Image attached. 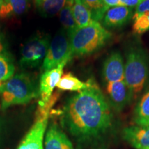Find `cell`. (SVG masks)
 Segmentation results:
<instances>
[{
    "mask_svg": "<svg viewBox=\"0 0 149 149\" xmlns=\"http://www.w3.org/2000/svg\"><path fill=\"white\" fill-rule=\"evenodd\" d=\"M61 124L81 147H95L105 141L113 124V115L95 84L68 99L61 113Z\"/></svg>",
    "mask_w": 149,
    "mask_h": 149,
    "instance_id": "6da1fadb",
    "label": "cell"
},
{
    "mask_svg": "<svg viewBox=\"0 0 149 149\" xmlns=\"http://www.w3.org/2000/svg\"><path fill=\"white\" fill-rule=\"evenodd\" d=\"M111 33L99 22L93 20L86 26L77 29L70 35L72 57L84 56L97 51L107 44Z\"/></svg>",
    "mask_w": 149,
    "mask_h": 149,
    "instance_id": "7a4b0ae2",
    "label": "cell"
},
{
    "mask_svg": "<svg viewBox=\"0 0 149 149\" xmlns=\"http://www.w3.org/2000/svg\"><path fill=\"white\" fill-rule=\"evenodd\" d=\"M1 109L18 104L29 103L37 96L34 81L29 74L19 73L0 85Z\"/></svg>",
    "mask_w": 149,
    "mask_h": 149,
    "instance_id": "3957f363",
    "label": "cell"
},
{
    "mask_svg": "<svg viewBox=\"0 0 149 149\" xmlns=\"http://www.w3.org/2000/svg\"><path fill=\"white\" fill-rule=\"evenodd\" d=\"M149 77V58L147 53L140 47L128 50L124 67V81L137 95L146 86Z\"/></svg>",
    "mask_w": 149,
    "mask_h": 149,
    "instance_id": "277c9868",
    "label": "cell"
},
{
    "mask_svg": "<svg viewBox=\"0 0 149 149\" xmlns=\"http://www.w3.org/2000/svg\"><path fill=\"white\" fill-rule=\"evenodd\" d=\"M57 95H52L46 104L40 105L35 124L22 141L17 149H44L43 140L47 127L50 110L55 104Z\"/></svg>",
    "mask_w": 149,
    "mask_h": 149,
    "instance_id": "5b68a950",
    "label": "cell"
},
{
    "mask_svg": "<svg viewBox=\"0 0 149 149\" xmlns=\"http://www.w3.org/2000/svg\"><path fill=\"white\" fill-rule=\"evenodd\" d=\"M72 58L69 37L62 29L52 40L43 61L42 70L47 71L61 64L66 65Z\"/></svg>",
    "mask_w": 149,
    "mask_h": 149,
    "instance_id": "8992f818",
    "label": "cell"
},
{
    "mask_svg": "<svg viewBox=\"0 0 149 149\" xmlns=\"http://www.w3.org/2000/svg\"><path fill=\"white\" fill-rule=\"evenodd\" d=\"M50 37L38 34L31 37L22 47L19 64L25 68H34L45 58L49 48Z\"/></svg>",
    "mask_w": 149,
    "mask_h": 149,
    "instance_id": "52a82bcc",
    "label": "cell"
},
{
    "mask_svg": "<svg viewBox=\"0 0 149 149\" xmlns=\"http://www.w3.org/2000/svg\"><path fill=\"white\" fill-rule=\"evenodd\" d=\"M107 92L111 105L117 111L124 109L134 95L124 80L107 83Z\"/></svg>",
    "mask_w": 149,
    "mask_h": 149,
    "instance_id": "ba28073f",
    "label": "cell"
},
{
    "mask_svg": "<svg viewBox=\"0 0 149 149\" xmlns=\"http://www.w3.org/2000/svg\"><path fill=\"white\" fill-rule=\"evenodd\" d=\"M65 64L59 66L45 71L40 77V95L41 101L40 104H46L51 99L54 88L57 86L59 80L62 77L63 70Z\"/></svg>",
    "mask_w": 149,
    "mask_h": 149,
    "instance_id": "9c48e42d",
    "label": "cell"
},
{
    "mask_svg": "<svg viewBox=\"0 0 149 149\" xmlns=\"http://www.w3.org/2000/svg\"><path fill=\"white\" fill-rule=\"evenodd\" d=\"M124 67L122 56L120 52L114 51L104 61L102 76L107 83L124 80Z\"/></svg>",
    "mask_w": 149,
    "mask_h": 149,
    "instance_id": "30bf717a",
    "label": "cell"
},
{
    "mask_svg": "<svg viewBox=\"0 0 149 149\" xmlns=\"http://www.w3.org/2000/svg\"><path fill=\"white\" fill-rule=\"evenodd\" d=\"M122 137L136 149L149 148V126H132L123 130Z\"/></svg>",
    "mask_w": 149,
    "mask_h": 149,
    "instance_id": "8fae6325",
    "label": "cell"
},
{
    "mask_svg": "<svg viewBox=\"0 0 149 149\" xmlns=\"http://www.w3.org/2000/svg\"><path fill=\"white\" fill-rule=\"evenodd\" d=\"M44 149H74L72 142L57 124H52L46 133Z\"/></svg>",
    "mask_w": 149,
    "mask_h": 149,
    "instance_id": "7c38bea8",
    "label": "cell"
},
{
    "mask_svg": "<svg viewBox=\"0 0 149 149\" xmlns=\"http://www.w3.org/2000/svg\"><path fill=\"white\" fill-rule=\"evenodd\" d=\"M131 17V8L123 6H118L109 8L104 15L102 22L104 28L115 29L124 25Z\"/></svg>",
    "mask_w": 149,
    "mask_h": 149,
    "instance_id": "4fadbf2b",
    "label": "cell"
},
{
    "mask_svg": "<svg viewBox=\"0 0 149 149\" xmlns=\"http://www.w3.org/2000/svg\"><path fill=\"white\" fill-rule=\"evenodd\" d=\"M72 15L78 29L88 26L93 21L91 11L81 0H70Z\"/></svg>",
    "mask_w": 149,
    "mask_h": 149,
    "instance_id": "5bb4252c",
    "label": "cell"
},
{
    "mask_svg": "<svg viewBox=\"0 0 149 149\" xmlns=\"http://www.w3.org/2000/svg\"><path fill=\"white\" fill-rule=\"evenodd\" d=\"M67 0H35V6L41 15L51 17L60 12Z\"/></svg>",
    "mask_w": 149,
    "mask_h": 149,
    "instance_id": "9a60e30c",
    "label": "cell"
},
{
    "mask_svg": "<svg viewBox=\"0 0 149 149\" xmlns=\"http://www.w3.org/2000/svg\"><path fill=\"white\" fill-rule=\"evenodd\" d=\"M133 121L137 126H149V90L136 105Z\"/></svg>",
    "mask_w": 149,
    "mask_h": 149,
    "instance_id": "2e32d148",
    "label": "cell"
},
{
    "mask_svg": "<svg viewBox=\"0 0 149 149\" xmlns=\"http://www.w3.org/2000/svg\"><path fill=\"white\" fill-rule=\"evenodd\" d=\"M92 83L91 81H88V82H83L75 76H74L71 72H68L62 75L57 84V87L62 91H79V92L90 87Z\"/></svg>",
    "mask_w": 149,
    "mask_h": 149,
    "instance_id": "e0dca14e",
    "label": "cell"
},
{
    "mask_svg": "<svg viewBox=\"0 0 149 149\" xmlns=\"http://www.w3.org/2000/svg\"><path fill=\"white\" fill-rule=\"evenodd\" d=\"M59 19L63 29L66 31L68 37L78 29L72 15L70 0H67L65 6L59 12Z\"/></svg>",
    "mask_w": 149,
    "mask_h": 149,
    "instance_id": "ac0fdd59",
    "label": "cell"
},
{
    "mask_svg": "<svg viewBox=\"0 0 149 149\" xmlns=\"http://www.w3.org/2000/svg\"><path fill=\"white\" fill-rule=\"evenodd\" d=\"M91 11L93 20L102 21L106 12L109 10L104 4L103 0H81Z\"/></svg>",
    "mask_w": 149,
    "mask_h": 149,
    "instance_id": "d6986e66",
    "label": "cell"
},
{
    "mask_svg": "<svg viewBox=\"0 0 149 149\" xmlns=\"http://www.w3.org/2000/svg\"><path fill=\"white\" fill-rule=\"evenodd\" d=\"M15 66L9 57H0V85L13 76Z\"/></svg>",
    "mask_w": 149,
    "mask_h": 149,
    "instance_id": "ffe728a7",
    "label": "cell"
},
{
    "mask_svg": "<svg viewBox=\"0 0 149 149\" xmlns=\"http://www.w3.org/2000/svg\"><path fill=\"white\" fill-rule=\"evenodd\" d=\"M133 31L137 35L144 34L149 31V11L141 15L134 21Z\"/></svg>",
    "mask_w": 149,
    "mask_h": 149,
    "instance_id": "44dd1931",
    "label": "cell"
},
{
    "mask_svg": "<svg viewBox=\"0 0 149 149\" xmlns=\"http://www.w3.org/2000/svg\"><path fill=\"white\" fill-rule=\"evenodd\" d=\"M12 8L14 15H20L26 11L29 7V0H4Z\"/></svg>",
    "mask_w": 149,
    "mask_h": 149,
    "instance_id": "7402d4cb",
    "label": "cell"
},
{
    "mask_svg": "<svg viewBox=\"0 0 149 149\" xmlns=\"http://www.w3.org/2000/svg\"><path fill=\"white\" fill-rule=\"evenodd\" d=\"M149 11V0H144L141 3L136 7L135 13H134L132 19L133 21L137 19L141 15Z\"/></svg>",
    "mask_w": 149,
    "mask_h": 149,
    "instance_id": "603a6c76",
    "label": "cell"
},
{
    "mask_svg": "<svg viewBox=\"0 0 149 149\" xmlns=\"http://www.w3.org/2000/svg\"><path fill=\"white\" fill-rule=\"evenodd\" d=\"M13 14L10 6L4 0H0V17L5 18Z\"/></svg>",
    "mask_w": 149,
    "mask_h": 149,
    "instance_id": "cb8c5ba5",
    "label": "cell"
},
{
    "mask_svg": "<svg viewBox=\"0 0 149 149\" xmlns=\"http://www.w3.org/2000/svg\"><path fill=\"white\" fill-rule=\"evenodd\" d=\"M143 1L144 0H120V5L131 8V7L137 6Z\"/></svg>",
    "mask_w": 149,
    "mask_h": 149,
    "instance_id": "d4e9b609",
    "label": "cell"
},
{
    "mask_svg": "<svg viewBox=\"0 0 149 149\" xmlns=\"http://www.w3.org/2000/svg\"><path fill=\"white\" fill-rule=\"evenodd\" d=\"M120 0H103L104 4L108 9L113 8V7L118 6L120 5Z\"/></svg>",
    "mask_w": 149,
    "mask_h": 149,
    "instance_id": "484cf974",
    "label": "cell"
},
{
    "mask_svg": "<svg viewBox=\"0 0 149 149\" xmlns=\"http://www.w3.org/2000/svg\"><path fill=\"white\" fill-rule=\"evenodd\" d=\"M0 57H9L6 49L4 42H3L2 37L0 35Z\"/></svg>",
    "mask_w": 149,
    "mask_h": 149,
    "instance_id": "4316f807",
    "label": "cell"
},
{
    "mask_svg": "<svg viewBox=\"0 0 149 149\" xmlns=\"http://www.w3.org/2000/svg\"><path fill=\"white\" fill-rule=\"evenodd\" d=\"M147 149H149V148H147Z\"/></svg>",
    "mask_w": 149,
    "mask_h": 149,
    "instance_id": "83f0119b",
    "label": "cell"
}]
</instances>
